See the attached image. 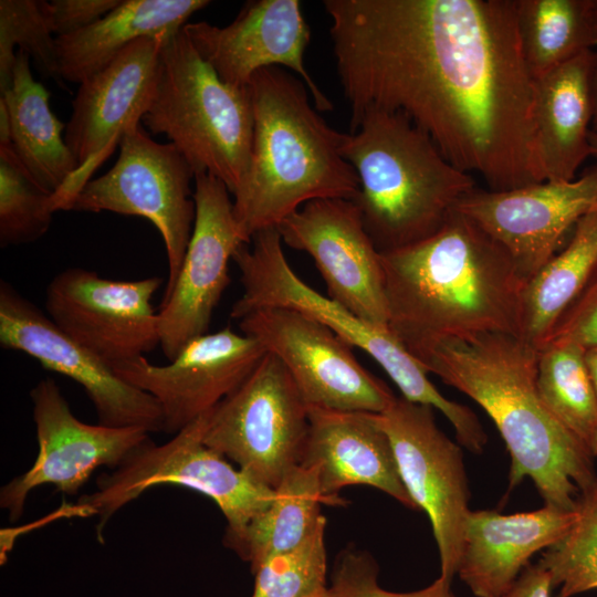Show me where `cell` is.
<instances>
[{"label": "cell", "instance_id": "obj_1", "mask_svg": "<svg viewBox=\"0 0 597 597\" xmlns=\"http://www.w3.org/2000/svg\"><path fill=\"white\" fill-rule=\"evenodd\" d=\"M350 128L400 112L492 191L544 182L514 0H325Z\"/></svg>", "mask_w": 597, "mask_h": 597}, {"label": "cell", "instance_id": "obj_2", "mask_svg": "<svg viewBox=\"0 0 597 597\" xmlns=\"http://www.w3.org/2000/svg\"><path fill=\"white\" fill-rule=\"evenodd\" d=\"M426 371L480 405L511 458L510 486L531 479L544 504L576 511L597 481L595 457L549 413L536 389L538 352L514 334L483 332L406 347Z\"/></svg>", "mask_w": 597, "mask_h": 597}, {"label": "cell", "instance_id": "obj_3", "mask_svg": "<svg viewBox=\"0 0 597 597\" xmlns=\"http://www.w3.org/2000/svg\"><path fill=\"white\" fill-rule=\"evenodd\" d=\"M389 329L405 347L483 332L520 334L525 280L509 251L453 210L415 244L379 253Z\"/></svg>", "mask_w": 597, "mask_h": 597}, {"label": "cell", "instance_id": "obj_4", "mask_svg": "<svg viewBox=\"0 0 597 597\" xmlns=\"http://www.w3.org/2000/svg\"><path fill=\"white\" fill-rule=\"evenodd\" d=\"M249 91L253 137L248 172L233 193L244 242L277 228L315 199L354 200L359 179L344 158L347 134L332 128L310 102L305 83L279 66L258 71Z\"/></svg>", "mask_w": 597, "mask_h": 597}, {"label": "cell", "instance_id": "obj_5", "mask_svg": "<svg viewBox=\"0 0 597 597\" xmlns=\"http://www.w3.org/2000/svg\"><path fill=\"white\" fill-rule=\"evenodd\" d=\"M343 156L358 176L353 201L379 253L433 235L476 188L471 174L400 112L367 109L347 134Z\"/></svg>", "mask_w": 597, "mask_h": 597}, {"label": "cell", "instance_id": "obj_6", "mask_svg": "<svg viewBox=\"0 0 597 597\" xmlns=\"http://www.w3.org/2000/svg\"><path fill=\"white\" fill-rule=\"evenodd\" d=\"M233 255L240 271L242 294L230 316L241 320L262 308H292L331 328L352 347L373 357L397 385L407 400L431 406L452 425L457 441L467 449L480 447L486 433L469 407L443 397L429 380L422 365L389 329L373 325L338 302L307 285L285 258L276 228L258 232Z\"/></svg>", "mask_w": 597, "mask_h": 597}, {"label": "cell", "instance_id": "obj_7", "mask_svg": "<svg viewBox=\"0 0 597 597\" xmlns=\"http://www.w3.org/2000/svg\"><path fill=\"white\" fill-rule=\"evenodd\" d=\"M142 125L165 135L195 175L217 177L231 195L243 181L253 137L249 86L224 83L182 30L161 45L156 88Z\"/></svg>", "mask_w": 597, "mask_h": 597}, {"label": "cell", "instance_id": "obj_8", "mask_svg": "<svg viewBox=\"0 0 597 597\" xmlns=\"http://www.w3.org/2000/svg\"><path fill=\"white\" fill-rule=\"evenodd\" d=\"M207 413L164 444L149 438L116 469L102 473L95 491L78 499V505L97 516L101 542L113 515L157 485H180L209 496L227 520L224 540L241 534L271 504L274 489L258 484L205 444Z\"/></svg>", "mask_w": 597, "mask_h": 597}, {"label": "cell", "instance_id": "obj_9", "mask_svg": "<svg viewBox=\"0 0 597 597\" xmlns=\"http://www.w3.org/2000/svg\"><path fill=\"white\" fill-rule=\"evenodd\" d=\"M308 406L274 355L266 353L245 381L207 413L203 442L251 480L275 489L300 464Z\"/></svg>", "mask_w": 597, "mask_h": 597}, {"label": "cell", "instance_id": "obj_10", "mask_svg": "<svg viewBox=\"0 0 597 597\" xmlns=\"http://www.w3.org/2000/svg\"><path fill=\"white\" fill-rule=\"evenodd\" d=\"M118 145L119 156L114 166L90 179L67 210L109 211L148 219L166 249V295L177 280L193 229L196 203L190 185L195 172L171 143L154 140L142 123L129 126Z\"/></svg>", "mask_w": 597, "mask_h": 597}, {"label": "cell", "instance_id": "obj_11", "mask_svg": "<svg viewBox=\"0 0 597 597\" xmlns=\"http://www.w3.org/2000/svg\"><path fill=\"white\" fill-rule=\"evenodd\" d=\"M433 409L396 397L377 418L390 440L408 494L430 520L440 576L452 580L470 512V491L461 447L439 429Z\"/></svg>", "mask_w": 597, "mask_h": 597}, {"label": "cell", "instance_id": "obj_12", "mask_svg": "<svg viewBox=\"0 0 597 597\" xmlns=\"http://www.w3.org/2000/svg\"><path fill=\"white\" fill-rule=\"evenodd\" d=\"M239 327L282 362L308 407L379 413L396 398L350 345L304 313L262 308L239 320Z\"/></svg>", "mask_w": 597, "mask_h": 597}, {"label": "cell", "instance_id": "obj_13", "mask_svg": "<svg viewBox=\"0 0 597 597\" xmlns=\"http://www.w3.org/2000/svg\"><path fill=\"white\" fill-rule=\"evenodd\" d=\"M161 283L159 276L117 281L70 268L50 281L45 311L69 337L113 367L160 345L151 298Z\"/></svg>", "mask_w": 597, "mask_h": 597}, {"label": "cell", "instance_id": "obj_14", "mask_svg": "<svg viewBox=\"0 0 597 597\" xmlns=\"http://www.w3.org/2000/svg\"><path fill=\"white\" fill-rule=\"evenodd\" d=\"M30 396L38 454L29 470L0 490V506L8 511L11 521L22 516L27 499L35 488L51 484L59 492L75 495L95 470L116 469L150 438L143 428L81 421L51 378L40 380Z\"/></svg>", "mask_w": 597, "mask_h": 597}, {"label": "cell", "instance_id": "obj_15", "mask_svg": "<svg viewBox=\"0 0 597 597\" xmlns=\"http://www.w3.org/2000/svg\"><path fill=\"white\" fill-rule=\"evenodd\" d=\"M0 345L38 360L45 369L76 381L91 399L98 423L150 432L164 430L159 404L121 378L114 369L73 341L10 283L0 282Z\"/></svg>", "mask_w": 597, "mask_h": 597}, {"label": "cell", "instance_id": "obj_16", "mask_svg": "<svg viewBox=\"0 0 597 597\" xmlns=\"http://www.w3.org/2000/svg\"><path fill=\"white\" fill-rule=\"evenodd\" d=\"M196 218L191 238L158 317L160 347L172 360L191 339L208 333L229 282V263L244 242L227 186L210 174L195 175Z\"/></svg>", "mask_w": 597, "mask_h": 597}, {"label": "cell", "instance_id": "obj_17", "mask_svg": "<svg viewBox=\"0 0 597 597\" xmlns=\"http://www.w3.org/2000/svg\"><path fill=\"white\" fill-rule=\"evenodd\" d=\"M276 230L285 244L312 256L325 281L328 297L359 318L389 328L380 255L353 200L308 201L285 218Z\"/></svg>", "mask_w": 597, "mask_h": 597}, {"label": "cell", "instance_id": "obj_18", "mask_svg": "<svg viewBox=\"0 0 597 597\" xmlns=\"http://www.w3.org/2000/svg\"><path fill=\"white\" fill-rule=\"evenodd\" d=\"M165 39L134 41L104 70L80 84L64 132L78 170L71 182L53 196L55 211L67 210L93 169L119 144L124 132L142 123L154 97Z\"/></svg>", "mask_w": 597, "mask_h": 597}, {"label": "cell", "instance_id": "obj_19", "mask_svg": "<svg viewBox=\"0 0 597 597\" xmlns=\"http://www.w3.org/2000/svg\"><path fill=\"white\" fill-rule=\"evenodd\" d=\"M499 241L525 282L555 254L566 234L597 211V164L572 181L506 191L475 188L455 206Z\"/></svg>", "mask_w": 597, "mask_h": 597}, {"label": "cell", "instance_id": "obj_20", "mask_svg": "<svg viewBox=\"0 0 597 597\" xmlns=\"http://www.w3.org/2000/svg\"><path fill=\"white\" fill-rule=\"evenodd\" d=\"M266 353L256 339L224 327L191 339L167 365L144 356L112 368L157 400L163 431L174 436L238 389Z\"/></svg>", "mask_w": 597, "mask_h": 597}, {"label": "cell", "instance_id": "obj_21", "mask_svg": "<svg viewBox=\"0 0 597 597\" xmlns=\"http://www.w3.org/2000/svg\"><path fill=\"white\" fill-rule=\"evenodd\" d=\"M182 31L224 83L248 87L258 71L285 66L305 83L317 111L333 109L304 64L311 30L300 1L250 0L227 27L188 22Z\"/></svg>", "mask_w": 597, "mask_h": 597}, {"label": "cell", "instance_id": "obj_22", "mask_svg": "<svg viewBox=\"0 0 597 597\" xmlns=\"http://www.w3.org/2000/svg\"><path fill=\"white\" fill-rule=\"evenodd\" d=\"M308 420L300 464L316 471L324 504H342L346 486L367 485L417 510L377 413L308 407Z\"/></svg>", "mask_w": 597, "mask_h": 597}, {"label": "cell", "instance_id": "obj_23", "mask_svg": "<svg viewBox=\"0 0 597 597\" xmlns=\"http://www.w3.org/2000/svg\"><path fill=\"white\" fill-rule=\"evenodd\" d=\"M577 516V511L546 504L513 514L470 510L457 574L475 597H500L534 554L568 534Z\"/></svg>", "mask_w": 597, "mask_h": 597}, {"label": "cell", "instance_id": "obj_24", "mask_svg": "<svg viewBox=\"0 0 597 597\" xmlns=\"http://www.w3.org/2000/svg\"><path fill=\"white\" fill-rule=\"evenodd\" d=\"M594 50L534 80V129L544 181H572L591 156Z\"/></svg>", "mask_w": 597, "mask_h": 597}, {"label": "cell", "instance_id": "obj_25", "mask_svg": "<svg viewBox=\"0 0 597 597\" xmlns=\"http://www.w3.org/2000/svg\"><path fill=\"white\" fill-rule=\"evenodd\" d=\"M208 0H122L90 27L56 38L61 80L81 84L109 65L142 38L178 33Z\"/></svg>", "mask_w": 597, "mask_h": 597}, {"label": "cell", "instance_id": "obj_26", "mask_svg": "<svg viewBox=\"0 0 597 597\" xmlns=\"http://www.w3.org/2000/svg\"><path fill=\"white\" fill-rule=\"evenodd\" d=\"M9 121L11 147L45 191L61 192L78 170L62 123L50 107V92L31 73L29 55L18 50L9 87L0 94Z\"/></svg>", "mask_w": 597, "mask_h": 597}, {"label": "cell", "instance_id": "obj_27", "mask_svg": "<svg viewBox=\"0 0 597 597\" xmlns=\"http://www.w3.org/2000/svg\"><path fill=\"white\" fill-rule=\"evenodd\" d=\"M597 275V211L582 218L566 248L525 282L520 311L524 342L544 348L565 312Z\"/></svg>", "mask_w": 597, "mask_h": 597}, {"label": "cell", "instance_id": "obj_28", "mask_svg": "<svg viewBox=\"0 0 597 597\" xmlns=\"http://www.w3.org/2000/svg\"><path fill=\"white\" fill-rule=\"evenodd\" d=\"M317 473L301 464L292 467L274 489L271 504L254 516L241 534L224 544L251 565L302 544L325 517Z\"/></svg>", "mask_w": 597, "mask_h": 597}, {"label": "cell", "instance_id": "obj_29", "mask_svg": "<svg viewBox=\"0 0 597 597\" xmlns=\"http://www.w3.org/2000/svg\"><path fill=\"white\" fill-rule=\"evenodd\" d=\"M523 56L533 78L597 48V0H514Z\"/></svg>", "mask_w": 597, "mask_h": 597}, {"label": "cell", "instance_id": "obj_30", "mask_svg": "<svg viewBox=\"0 0 597 597\" xmlns=\"http://www.w3.org/2000/svg\"><path fill=\"white\" fill-rule=\"evenodd\" d=\"M585 348L551 344L538 352L536 389L549 413L597 457V395Z\"/></svg>", "mask_w": 597, "mask_h": 597}, {"label": "cell", "instance_id": "obj_31", "mask_svg": "<svg viewBox=\"0 0 597 597\" xmlns=\"http://www.w3.org/2000/svg\"><path fill=\"white\" fill-rule=\"evenodd\" d=\"M53 195L25 170L11 144L0 145V245L32 243L46 233Z\"/></svg>", "mask_w": 597, "mask_h": 597}, {"label": "cell", "instance_id": "obj_32", "mask_svg": "<svg viewBox=\"0 0 597 597\" xmlns=\"http://www.w3.org/2000/svg\"><path fill=\"white\" fill-rule=\"evenodd\" d=\"M578 516L568 534L545 549L540 563L549 572L557 597L597 588V481L582 492Z\"/></svg>", "mask_w": 597, "mask_h": 597}, {"label": "cell", "instance_id": "obj_33", "mask_svg": "<svg viewBox=\"0 0 597 597\" xmlns=\"http://www.w3.org/2000/svg\"><path fill=\"white\" fill-rule=\"evenodd\" d=\"M15 46L29 55L43 76L61 81L56 38L39 0L0 1V93L12 80Z\"/></svg>", "mask_w": 597, "mask_h": 597}, {"label": "cell", "instance_id": "obj_34", "mask_svg": "<svg viewBox=\"0 0 597 597\" xmlns=\"http://www.w3.org/2000/svg\"><path fill=\"white\" fill-rule=\"evenodd\" d=\"M324 517L297 547L264 559L255 569L252 597H317L327 591Z\"/></svg>", "mask_w": 597, "mask_h": 597}, {"label": "cell", "instance_id": "obj_35", "mask_svg": "<svg viewBox=\"0 0 597 597\" xmlns=\"http://www.w3.org/2000/svg\"><path fill=\"white\" fill-rule=\"evenodd\" d=\"M452 580L439 576L429 586L407 593L384 589L378 584V566L365 552L345 551L338 558L329 597H455Z\"/></svg>", "mask_w": 597, "mask_h": 597}, {"label": "cell", "instance_id": "obj_36", "mask_svg": "<svg viewBox=\"0 0 597 597\" xmlns=\"http://www.w3.org/2000/svg\"><path fill=\"white\" fill-rule=\"evenodd\" d=\"M551 344L597 346V275L562 316L546 346Z\"/></svg>", "mask_w": 597, "mask_h": 597}, {"label": "cell", "instance_id": "obj_37", "mask_svg": "<svg viewBox=\"0 0 597 597\" xmlns=\"http://www.w3.org/2000/svg\"><path fill=\"white\" fill-rule=\"evenodd\" d=\"M122 0H40L55 38L81 31L106 15Z\"/></svg>", "mask_w": 597, "mask_h": 597}, {"label": "cell", "instance_id": "obj_38", "mask_svg": "<svg viewBox=\"0 0 597 597\" xmlns=\"http://www.w3.org/2000/svg\"><path fill=\"white\" fill-rule=\"evenodd\" d=\"M553 589L549 572L538 562L530 564L500 597H552Z\"/></svg>", "mask_w": 597, "mask_h": 597}, {"label": "cell", "instance_id": "obj_39", "mask_svg": "<svg viewBox=\"0 0 597 597\" xmlns=\"http://www.w3.org/2000/svg\"><path fill=\"white\" fill-rule=\"evenodd\" d=\"M590 95L593 107L591 132L597 134V48L594 50V61L590 75Z\"/></svg>", "mask_w": 597, "mask_h": 597}, {"label": "cell", "instance_id": "obj_40", "mask_svg": "<svg viewBox=\"0 0 597 597\" xmlns=\"http://www.w3.org/2000/svg\"><path fill=\"white\" fill-rule=\"evenodd\" d=\"M585 363L597 395V346L585 349Z\"/></svg>", "mask_w": 597, "mask_h": 597}, {"label": "cell", "instance_id": "obj_41", "mask_svg": "<svg viewBox=\"0 0 597 597\" xmlns=\"http://www.w3.org/2000/svg\"><path fill=\"white\" fill-rule=\"evenodd\" d=\"M589 143L591 148V156L597 157V134L593 133L591 130L589 134Z\"/></svg>", "mask_w": 597, "mask_h": 597}, {"label": "cell", "instance_id": "obj_42", "mask_svg": "<svg viewBox=\"0 0 597 597\" xmlns=\"http://www.w3.org/2000/svg\"><path fill=\"white\" fill-rule=\"evenodd\" d=\"M317 597H329L328 589H327L326 593H324V594H322V595H320V596H317Z\"/></svg>", "mask_w": 597, "mask_h": 597}]
</instances>
